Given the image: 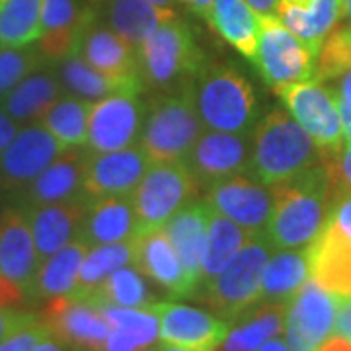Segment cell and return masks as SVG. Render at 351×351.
I'll use <instances>...</instances> for the list:
<instances>
[{"label":"cell","mask_w":351,"mask_h":351,"mask_svg":"<svg viewBox=\"0 0 351 351\" xmlns=\"http://www.w3.org/2000/svg\"><path fill=\"white\" fill-rule=\"evenodd\" d=\"M274 209L263 237L271 250H295L311 244L332 213L330 180L322 164L271 186Z\"/></svg>","instance_id":"obj_1"},{"label":"cell","mask_w":351,"mask_h":351,"mask_svg":"<svg viewBox=\"0 0 351 351\" xmlns=\"http://www.w3.org/2000/svg\"><path fill=\"white\" fill-rule=\"evenodd\" d=\"M324 152L301 123L283 110H271L254 131L252 178L276 186L322 162Z\"/></svg>","instance_id":"obj_2"},{"label":"cell","mask_w":351,"mask_h":351,"mask_svg":"<svg viewBox=\"0 0 351 351\" xmlns=\"http://www.w3.org/2000/svg\"><path fill=\"white\" fill-rule=\"evenodd\" d=\"M141 133V149L154 164L184 162L201 137L193 82L152 101Z\"/></svg>","instance_id":"obj_3"},{"label":"cell","mask_w":351,"mask_h":351,"mask_svg":"<svg viewBox=\"0 0 351 351\" xmlns=\"http://www.w3.org/2000/svg\"><path fill=\"white\" fill-rule=\"evenodd\" d=\"M271 246L263 234L250 237L225 269L203 285V302L225 320H239L260 304L262 276Z\"/></svg>","instance_id":"obj_4"},{"label":"cell","mask_w":351,"mask_h":351,"mask_svg":"<svg viewBox=\"0 0 351 351\" xmlns=\"http://www.w3.org/2000/svg\"><path fill=\"white\" fill-rule=\"evenodd\" d=\"M138 59L145 86L158 90L189 84L201 75L205 61L191 29L176 16L138 47Z\"/></svg>","instance_id":"obj_5"},{"label":"cell","mask_w":351,"mask_h":351,"mask_svg":"<svg viewBox=\"0 0 351 351\" xmlns=\"http://www.w3.org/2000/svg\"><path fill=\"white\" fill-rule=\"evenodd\" d=\"M195 100L201 121L215 131L244 133L258 115L254 88L232 64L203 69Z\"/></svg>","instance_id":"obj_6"},{"label":"cell","mask_w":351,"mask_h":351,"mask_svg":"<svg viewBox=\"0 0 351 351\" xmlns=\"http://www.w3.org/2000/svg\"><path fill=\"white\" fill-rule=\"evenodd\" d=\"M199 191V184L184 162L152 164L131 191L138 234L162 228L172 215Z\"/></svg>","instance_id":"obj_7"},{"label":"cell","mask_w":351,"mask_h":351,"mask_svg":"<svg viewBox=\"0 0 351 351\" xmlns=\"http://www.w3.org/2000/svg\"><path fill=\"white\" fill-rule=\"evenodd\" d=\"M252 63L276 92L289 84L316 80V57L277 16H260V38Z\"/></svg>","instance_id":"obj_8"},{"label":"cell","mask_w":351,"mask_h":351,"mask_svg":"<svg viewBox=\"0 0 351 351\" xmlns=\"http://www.w3.org/2000/svg\"><path fill=\"white\" fill-rule=\"evenodd\" d=\"M277 94L287 106L289 113L324 154L339 152L346 147L343 123L334 90L322 86L320 80H306L281 88Z\"/></svg>","instance_id":"obj_9"},{"label":"cell","mask_w":351,"mask_h":351,"mask_svg":"<svg viewBox=\"0 0 351 351\" xmlns=\"http://www.w3.org/2000/svg\"><path fill=\"white\" fill-rule=\"evenodd\" d=\"M39 320L73 351H106L112 332L100 304L90 297L63 295L45 301Z\"/></svg>","instance_id":"obj_10"},{"label":"cell","mask_w":351,"mask_h":351,"mask_svg":"<svg viewBox=\"0 0 351 351\" xmlns=\"http://www.w3.org/2000/svg\"><path fill=\"white\" fill-rule=\"evenodd\" d=\"M338 301V295L330 293L308 277L287 302L285 339L289 348L293 351L318 350L334 332Z\"/></svg>","instance_id":"obj_11"},{"label":"cell","mask_w":351,"mask_h":351,"mask_svg":"<svg viewBox=\"0 0 351 351\" xmlns=\"http://www.w3.org/2000/svg\"><path fill=\"white\" fill-rule=\"evenodd\" d=\"M145 113L138 94H115L92 104L84 149L113 152L133 147L143 133Z\"/></svg>","instance_id":"obj_12"},{"label":"cell","mask_w":351,"mask_h":351,"mask_svg":"<svg viewBox=\"0 0 351 351\" xmlns=\"http://www.w3.org/2000/svg\"><path fill=\"white\" fill-rule=\"evenodd\" d=\"M207 203L250 237L263 234L274 209V191L256 178L244 174L219 180L207 189Z\"/></svg>","instance_id":"obj_13"},{"label":"cell","mask_w":351,"mask_h":351,"mask_svg":"<svg viewBox=\"0 0 351 351\" xmlns=\"http://www.w3.org/2000/svg\"><path fill=\"white\" fill-rule=\"evenodd\" d=\"M254 138L244 133L211 131L201 133L193 149L184 158L195 182L205 188L230 176L244 174L250 170Z\"/></svg>","instance_id":"obj_14"},{"label":"cell","mask_w":351,"mask_h":351,"mask_svg":"<svg viewBox=\"0 0 351 351\" xmlns=\"http://www.w3.org/2000/svg\"><path fill=\"white\" fill-rule=\"evenodd\" d=\"M152 164L141 147L113 152L86 151L82 193H86L90 199L131 195Z\"/></svg>","instance_id":"obj_15"},{"label":"cell","mask_w":351,"mask_h":351,"mask_svg":"<svg viewBox=\"0 0 351 351\" xmlns=\"http://www.w3.org/2000/svg\"><path fill=\"white\" fill-rule=\"evenodd\" d=\"M152 308L160 318V339L188 351H217L226 334L228 324L201 308L180 302H154Z\"/></svg>","instance_id":"obj_16"},{"label":"cell","mask_w":351,"mask_h":351,"mask_svg":"<svg viewBox=\"0 0 351 351\" xmlns=\"http://www.w3.org/2000/svg\"><path fill=\"white\" fill-rule=\"evenodd\" d=\"M92 25L94 12L80 0H43L39 51L53 61L78 55Z\"/></svg>","instance_id":"obj_17"},{"label":"cell","mask_w":351,"mask_h":351,"mask_svg":"<svg viewBox=\"0 0 351 351\" xmlns=\"http://www.w3.org/2000/svg\"><path fill=\"white\" fill-rule=\"evenodd\" d=\"M63 152V145L45 127H25L0 154V180L8 188L34 182Z\"/></svg>","instance_id":"obj_18"},{"label":"cell","mask_w":351,"mask_h":351,"mask_svg":"<svg viewBox=\"0 0 351 351\" xmlns=\"http://www.w3.org/2000/svg\"><path fill=\"white\" fill-rule=\"evenodd\" d=\"M41 265L32 225L24 209L10 207L0 215V274L29 293Z\"/></svg>","instance_id":"obj_19"},{"label":"cell","mask_w":351,"mask_h":351,"mask_svg":"<svg viewBox=\"0 0 351 351\" xmlns=\"http://www.w3.org/2000/svg\"><path fill=\"white\" fill-rule=\"evenodd\" d=\"M304 252L313 281L338 297H351V239L332 217Z\"/></svg>","instance_id":"obj_20"},{"label":"cell","mask_w":351,"mask_h":351,"mask_svg":"<svg viewBox=\"0 0 351 351\" xmlns=\"http://www.w3.org/2000/svg\"><path fill=\"white\" fill-rule=\"evenodd\" d=\"M90 203L92 199L86 193H78L71 199L29 207L25 211L41 262L76 239Z\"/></svg>","instance_id":"obj_21"},{"label":"cell","mask_w":351,"mask_h":351,"mask_svg":"<svg viewBox=\"0 0 351 351\" xmlns=\"http://www.w3.org/2000/svg\"><path fill=\"white\" fill-rule=\"evenodd\" d=\"M133 265L172 297H195L197 289L189 281L184 265L162 228L135 237Z\"/></svg>","instance_id":"obj_22"},{"label":"cell","mask_w":351,"mask_h":351,"mask_svg":"<svg viewBox=\"0 0 351 351\" xmlns=\"http://www.w3.org/2000/svg\"><path fill=\"white\" fill-rule=\"evenodd\" d=\"M211 205L207 201L186 203L164 225V232L184 265L193 287H201V265L207 246Z\"/></svg>","instance_id":"obj_23"},{"label":"cell","mask_w":351,"mask_h":351,"mask_svg":"<svg viewBox=\"0 0 351 351\" xmlns=\"http://www.w3.org/2000/svg\"><path fill=\"white\" fill-rule=\"evenodd\" d=\"M138 237L137 215L131 195H112L92 199L76 239L88 246L113 244Z\"/></svg>","instance_id":"obj_24"},{"label":"cell","mask_w":351,"mask_h":351,"mask_svg":"<svg viewBox=\"0 0 351 351\" xmlns=\"http://www.w3.org/2000/svg\"><path fill=\"white\" fill-rule=\"evenodd\" d=\"M90 66L117 80H143L138 49L108 27H90L78 53ZM145 84V82H143Z\"/></svg>","instance_id":"obj_25"},{"label":"cell","mask_w":351,"mask_h":351,"mask_svg":"<svg viewBox=\"0 0 351 351\" xmlns=\"http://www.w3.org/2000/svg\"><path fill=\"white\" fill-rule=\"evenodd\" d=\"M276 16L318 59L324 38L341 16V0H308L306 6L279 2Z\"/></svg>","instance_id":"obj_26"},{"label":"cell","mask_w":351,"mask_h":351,"mask_svg":"<svg viewBox=\"0 0 351 351\" xmlns=\"http://www.w3.org/2000/svg\"><path fill=\"white\" fill-rule=\"evenodd\" d=\"M88 248V244L76 239L53 256L45 258L39 265L29 301H51L55 297L71 295L78 283L80 267L86 258Z\"/></svg>","instance_id":"obj_27"},{"label":"cell","mask_w":351,"mask_h":351,"mask_svg":"<svg viewBox=\"0 0 351 351\" xmlns=\"http://www.w3.org/2000/svg\"><path fill=\"white\" fill-rule=\"evenodd\" d=\"M84 156L86 152L69 149L49 168H45L27 189L29 207L59 203L82 193Z\"/></svg>","instance_id":"obj_28"},{"label":"cell","mask_w":351,"mask_h":351,"mask_svg":"<svg viewBox=\"0 0 351 351\" xmlns=\"http://www.w3.org/2000/svg\"><path fill=\"white\" fill-rule=\"evenodd\" d=\"M207 22L226 43L246 59H254L260 38V16L246 0H215Z\"/></svg>","instance_id":"obj_29"},{"label":"cell","mask_w":351,"mask_h":351,"mask_svg":"<svg viewBox=\"0 0 351 351\" xmlns=\"http://www.w3.org/2000/svg\"><path fill=\"white\" fill-rule=\"evenodd\" d=\"M170 8L151 4L149 0H110L108 20L112 29L129 41L133 47H141L160 25L174 18Z\"/></svg>","instance_id":"obj_30"},{"label":"cell","mask_w":351,"mask_h":351,"mask_svg":"<svg viewBox=\"0 0 351 351\" xmlns=\"http://www.w3.org/2000/svg\"><path fill=\"white\" fill-rule=\"evenodd\" d=\"M287 304L262 302L239 318V326L228 330L225 341L219 350L223 351H258L267 339L279 336L285 330Z\"/></svg>","instance_id":"obj_31"},{"label":"cell","mask_w":351,"mask_h":351,"mask_svg":"<svg viewBox=\"0 0 351 351\" xmlns=\"http://www.w3.org/2000/svg\"><path fill=\"white\" fill-rule=\"evenodd\" d=\"M61 80L75 96L92 104L115 94H141L145 88L143 80H117L104 75L94 66H90L80 55L64 59L61 66Z\"/></svg>","instance_id":"obj_32"},{"label":"cell","mask_w":351,"mask_h":351,"mask_svg":"<svg viewBox=\"0 0 351 351\" xmlns=\"http://www.w3.org/2000/svg\"><path fill=\"white\" fill-rule=\"evenodd\" d=\"M308 279V262L304 250H283L269 258L262 276V302L287 304Z\"/></svg>","instance_id":"obj_33"},{"label":"cell","mask_w":351,"mask_h":351,"mask_svg":"<svg viewBox=\"0 0 351 351\" xmlns=\"http://www.w3.org/2000/svg\"><path fill=\"white\" fill-rule=\"evenodd\" d=\"M248 239L250 234L244 228H240L237 223L226 219L225 215L211 211L207 246H205L203 265H201V287L219 276L226 265L234 260V256L242 250V246L248 242Z\"/></svg>","instance_id":"obj_34"},{"label":"cell","mask_w":351,"mask_h":351,"mask_svg":"<svg viewBox=\"0 0 351 351\" xmlns=\"http://www.w3.org/2000/svg\"><path fill=\"white\" fill-rule=\"evenodd\" d=\"M59 94L61 84L55 76H27L4 98V110L14 121L41 119L51 106L59 100Z\"/></svg>","instance_id":"obj_35"},{"label":"cell","mask_w":351,"mask_h":351,"mask_svg":"<svg viewBox=\"0 0 351 351\" xmlns=\"http://www.w3.org/2000/svg\"><path fill=\"white\" fill-rule=\"evenodd\" d=\"M133 256H135V239L92 246L82 262L78 283L71 295L90 297L115 269L123 267L127 263H133Z\"/></svg>","instance_id":"obj_36"},{"label":"cell","mask_w":351,"mask_h":351,"mask_svg":"<svg viewBox=\"0 0 351 351\" xmlns=\"http://www.w3.org/2000/svg\"><path fill=\"white\" fill-rule=\"evenodd\" d=\"M90 112L92 101L64 98L55 101L39 121L63 145L64 151L80 149L86 145Z\"/></svg>","instance_id":"obj_37"},{"label":"cell","mask_w":351,"mask_h":351,"mask_svg":"<svg viewBox=\"0 0 351 351\" xmlns=\"http://www.w3.org/2000/svg\"><path fill=\"white\" fill-rule=\"evenodd\" d=\"M43 0H0V45L25 47L41 38Z\"/></svg>","instance_id":"obj_38"},{"label":"cell","mask_w":351,"mask_h":351,"mask_svg":"<svg viewBox=\"0 0 351 351\" xmlns=\"http://www.w3.org/2000/svg\"><path fill=\"white\" fill-rule=\"evenodd\" d=\"M90 299L98 304L108 306H127V308H147L152 306L156 299L147 285L143 274L137 267H119L96 289Z\"/></svg>","instance_id":"obj_39"},{"label":"cell","mask_w":351,"mask_h":351,"mask_svg":"<svg viewBox=\"0 0 351 351\" xmlns=\"http://www.w3.org/2000/svg\"><path fill=\"white\" fill-rule=\"evenodd\" d=\"M100 308L106 322L110 324V330H117L129 336L141 348V351L152 350L156 339L160 338V318L152 306L127 308L100 304Z\"/></svg>","instance_id":"obj_40"},{"label":"cell","mask_w":351,"mask_h":351,"mask_svg":"<svg viewBox=\"0 0 351 351\" xmlns=\"http://www.w3.org/2000/svg\"><path fill=\"white\" fill-rule=\"evenodd\" d=\"M43 61V53L34 47H4L0 51V100H4L24 78Z\"/></svg>","instance_id":"obj_41"},{"label":"cell","mask_w":351,"mask_h":351,"mask_svg":"<svg viewBox=\"0 0 351 351\" xmlns=\"http://www.w3.org/2000/svg\"><path fill=\"white\" fill-rule=\"evenodd\" d=\"M351 69V25L339 27L322 43L316 59V80H332Z\"/></svg>","instance_id":"obj_42"},{"label":"cell","mask_w":351,"mask_h":351,"mask_svg":"<svg viewBox=\"0 0 351 351\" xmlns=\"http://www.w3.org/2000/svg\"><path fill=\"white\" fill-rule=\"evenodd\" d=\"M322 166L330 180L332 203L351 197V145H346L339 152H330L322 156Z\"/></svg>","instance_id":"obj_43"},{"label":"cell","mask_w":351,"mask_h":351,"mask_svg":"<svg viewBox=\"0 0 351 351\" xmlns=\"http://www.w3.org/2000/svg\"><path fill=\"white\" fill-rule=\"evenodd\" d=\"M47 334H49L47 326L38 320L29 326L14 332L12 336H8L4 341H0V351H32Z\"/></svg>","instance_id":"obj_44"},{"label":"cell","mask_w":351,"mask_h":351,"mask_svg":"<svg viewBox=\"0 0 351 351\" xmlns=\"http://www.w3.org/2000/svg\"><path fill=\"white\" fill-rule=\"evenodd\" d=\"M39 316L20 311L16 306H0V341L12 336L14 332L38 322Z\"/></svg>","instance_id":"obj_45"},{"label":"cell","mask_w":351,"mask_h":351,"mask_svg":"<svg viewBox=\"0 0 351 351\" xmlns=\"http://www.w3.org/2000/svg\"><path fill=\"white\" fill-rule=\"evenodd\" d=\"M24 302H27V297L22 289L16 283H12L8 277L0 274V306H16L20 308Z\"/></svg>","instance_id":"obj_46"},{"label":"cell","mask_w":351,"mask_h":351,"mask_svg":"<svg viewBox=\"0 0 351 351\" xmlns=\"http://www.w3.org/2000/svg\"><path fill=\"white\" fill-rule=\"evenodd\" d=\"M351 338V297H339L338 313H336V322H334V332Z\"/></svg>","instance_id":"obj_47"},{"label":"cell","mask_w":351,"mask_h":351,"mask_svg":"<svg viewBox=\"0 0 351 351\" xmlns=\"http://www.w3.org/2000/svg\"><path fill=\"white\" fill-rule=\"evenodd\" d=\"M330 217L334 219V223H336V225H338L351 239V197L339 199L338 203L332 207Z\"/></svg>","instance_id":"obj_48"},{"label":"cell","mask_w":351,"mask_h":351,"mask_svg":"<svg viewBox=\"0 0 351 351\" xmlns=\"http://www.w3.org/2000/svg\"><path fill=\"white\" fill-rule=\"evenodd\" d=\"M16 135H18L16 121L8 115V112L0 110V154H2V151L12 143Z\"/></svg>","instance_id":"obj_49"},{"label":"cell","mask_w":351,"mask_h":351,"mask_svg":"<svg viewBox=\"0 0 351 351\" xmlns=\"http://www.w3.org/2000/svg\"><path fill=\"white\" fill-rule=\"evenodd\" d=\"M106 351H141V348L129 336L117 332V330H112L108 336V341H106Z\"/></svg>","instance_id":"obj_50"},{"label":"cell","mask_w":351,"mask_h":351,"mask_svg":"<svg viewBox=\"0 0 351 351\" xmlns=\"http://www.w3.org/2000/svg\"><path fill=\"white\" fill-rule=\"evenodd\" d=\"M334 94H336L338 101H343L346 106L351 108V69L338 76V84L334 88Z\"/></svg>","instance_id":"obj_51"},{"label":"cell","mask_w":351,"mask_h":351,"mask_svg":"<svg viewBox=\"0 0 351 351\" xmlns=\"http://www.w3.org/2000/svg\"><path fill=\"white\" fill-rule=\"evenodd\" d=\"M316 351H351V338L339 336V334H332L328 336L322 346Z\"/></svg>","instance_id":"obj_52"},{"label":"cell","mask_w":351,"mask_h":351,"mask_svg":"<svg viewBox=\"0 0 351 351\" xmlns=\"http://www.w3.org/2000/svg\"><path fill=\"white\" fill-rule=\"evenodd\" d=\"M258 16H276L281 0H246Z\"/></svg>","instance_id":"obj_53"},{"label":"cell","mask_w":351,"mask_h":351,"mask_svg":"<svg viewBox=\"0 0 351 351\" xmlns=\"http://www.w3.org/2000/svg\"><path fill=\"white\" fill-rule=\"evenodd\" d=\"M32 351H73L69 346H64L61 339H57L53 334H47L45 338L39 341L38 346Z\"/></svg>","instance_id":"obj_54"},{"label":"cell","mask_w":351,"mask_h":351,"mask_svg":"<svg viewBox=\"0 0 351 351\" xmlns=\"http://www.w3.org/2000/svg\"><path fill=\"white\" fill-rule=\"evenodd\" d=\"M180 2H184L193 14H197V16L207 20V16L211 12V6H213L215 0H180Z\"/></svg>","instance_id":"obj_55"},{"label":"cell","mask_w":351,"mask_h":351,"mask_svg":"<svg viewBox=\"0 0 351 351\" xmlns=\"http://www.w3.org/2000/svg\"><path fill=\"white\" fill-rule=\"evenodd\" d=\"M258 351H293V350L289 348L287 341H283V339L277 338L276 336V338L267 339V341H265Z\"/></svg>","instance_id":"obj_56"},{"label":"cell","mask_w":351,"mask_h":351,"mask_svg":"<svg viewBox=\"0 0 351 351\" xmlns=\"http://www.w3.org/2000/svg\"><path fill=\"white\" fill-rule=\"evenodd\" d=\"M151 351H188V350H182V348H176V346H170V343H160V346H156V348H152Z\"/></svg>","instance_id":"obj_57"},{"label":"cell","mask_w":351,"mask_h":351,"mask_svg":"<svg viewBox=\"0 0 351 351\" xmlns=\"http://www.w3.org/2000/svg\"><path fill=\"white\" fill-rule=\"evenodd\" d=\"M341 14L351 22V0H341Z\"/></svg>","instance_id":"obj_58"},{"label":"cell","mask_w":351,"mask_h":351,"mask_svg":"<svg viewBox=\"0 0 351 351\" xmlns=\"http://www.w3.org/2000/svg\"><path fill=\"white\" fill-rule=\"evenodd\" d=\"M151 4H156V6H162V8H170V4H174L176 0H149Z\"/></svg>","instance_id":"obj_59"},{"label":"cell","mask_w":351,"mask_h":351,"mask_svg":"<svg viewBox=\"0 0 351 351\" xmlns=\"http://www.w3.org/2000/svg\"><path fill=\"white\" fill-rule=\"evenodd\" d=\"M281 2H289V4H299V6H306L308 0H281Z\"/></svg>","instance_id":"obj_60"},{"label":"cell","mask_w":351,"mask_h":351,"mask_svg":"<svg viewBox=\"0 0 351 351\" xmlns=\"http://www.w3.org/2000/svg\"><path fill=\"white\" fill-rule=\"evenodd\" d=\"M217 351H223V350H217Z\"/></svg>","instance_id":"obj_61"}]
</instances>
